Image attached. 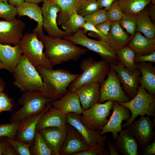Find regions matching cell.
<instances>
[{"label":"cell","mask_w":155,"mask_h":155,"mask_svg":"<svg viewBox=\"0 0 155 155\" xmlns=\"http://www.w3.org/2000/svg\"><path fill=\"white\" fill-rule=\"evenodd\" d=\"M128 46L139 55L148 54L155 51V38H148L137 32L129 42Z\"/></svg>","instance_id":"83f0119b"},{"label":"cell","mask_w":155,"mask_h":155,"mask_svg":"<svg viewBox=\"0 0 155 155\" xmlns=\"http://www.w3.org/2000/svg\"><path fill=\"white\" fill-rule=\"evenodd\" d=\"M16 7L19 17L26 16L37 23L38 25L33 32L36 33L38 35L44 34L42 11L41 8L38 4L25 2Z\"/></svg>","instance_id":"d4e9b609"},{"label":"cell","mask_w":155,"mask_h":155,"mask_svg":"<svg viewBox=\"0 0 155 155\" xmlns=\"http://www.w3.org/2000/svg\"><path fill=\"white\" fill-rule=\"evenodd\" d=\"M106 143L108 149L110 154L111 155H119L120 154L117 151L114 144L110 140L107 138Z\"/></svg>","instance_id":"681fc988"},{"label":"cell","mask_w":155,"mask_h":155,"mask_svg":"<svg viewBox=\"0 0 155 155\" xmlns=\"http://www.w3.org/2000/svg\"><path fill=\"white\" fill-rule=\"evenodd\" d=\"M66 116L61 111L52 106L41 116L36 127L37 130L48 127H62L66 125Z\"/></svg>","instance_id":"603a6c76"},{"label":"cell","mask_w":155,"mask_h":155,"mask_svg":"<svg viewBox=\"0 0 155 155\" xmlns=\"http://www.w3.org/2000/svg\"><path fill=\"white\" fill-rule=\"evenodd\" d=\"M86 0H80V3L82 2H83V1H86Z\"/></svg>","instance_id":"680465c9"},{"label":"cell","mask_w":155,"mask_h":155,"mask_svg":"<svg viewBox=\"0 0 155 155\" xmlns=\"http://www.w3.org/2000/svg\"><path fill=\"white\" fill-rule=\"evenodd\" d=\"M5 87L3 81L0 79V93L3 92Z\"/></svg>","instance_id":"f5cc1de1"},{"label":"cell","mask_w":155,"mask_h":155,"mask_svg":"<svg viewBox=\"0 0 155 155\" xmlns=\"http://www.w3.org/2000/svg\"><path fill=\"white\" fill-rule=\"evenodd\" d=\"M114 101H107L103 103L97 102L81 114V121L90 129L100 130L107 123V117L113 109Z\"/></svg>","instance_id":"9c48e42d"},{"label":"cell","mask_w":155,"mask_h":155,"mask_svg":"<svg viewBox=\"0 0 155 155\" xmlns=\"http://www.w3.org/2000/svg\"><path fill=\"white\" fill-rule=\"evenodd\" d=\"M137 15L133 14L123 13L120 20V24L122 28L125 29L131 35L132 38L137 29Z\"/></svg>","instance_id":"e575fe53"},{"label":"cell","mask_w":155,"mask_h":155,"mask_svg":"<svg viewBox=\"0 0 155 155\" xmlns=\"http://www.w3.org/2000/svg\"><path fill=\"white\" fill-rule=\"evenodd\" d=\"M123 14L117 1L114 2L107 11L108 20L112 22L120 20Z\"/></svg>","instance_id":"60d3db41"},{"label":"cell","mask_w":155,"mask_h":155,"mask_svg":"<svg viewBox=\"0 0 155 155\" xmlns=\"http://www.w3.org/2000/svg\"><path fill=\"white\" fill-rule=\"evenodd\" d=\"M8 0H0V1H3L5 2H7L8 1Z\"/></svg>","instance_id":"6f0895ef"},{"label":"cell","mask_w":155,"mask_h":155,"mask_svg":"<svg viewBox=\"0 0 155 155\" xmlns=\"http://www.w3.org/2000/svg\"><path fill=\"white\" fill-rule=\"evenodd\" d=\"M72 155H106L105 147H91L89 149L74 153Z\"/></svg>","instance_id":"b9f144b4"},{"label":"cell","mask_w":155,"mask_h":155,"mask_svg":"<svg viewBox=\"0 0 155 155\" xmlns=\"http://www.w3.org/2000/svg\"><path fill=\"white\" fill-rule=\"evenodd\" d=\"M2 69H6L5 67L3 65L0 60V70Z\"/></svg>","instance_id":"9f6ffc18"},{"label":"cell","mask_w":155,"mask_h":155,"mask_svg":"<svg viewBox=\"0 0 155 155\" xmlns=\"http://www.w3.org/2000/svg\"><path fill=\"white\" fill-rule=\"evenodd\" d=\"M6 140L13 147L17 155H31L30 148L32 144H28L17 140L5 137Z\"/></svg>","instance_id":"f35d334b"},{"label":"cell","mask_w":155,"mask_h":155,"mask_svg":"<svg viewBox=\"0 0 155 155\" xmlns=\"http://www.w3.org/2000/svg\"><path fill=\"white\" fill-rule=\"evenodd\" d=\"M36 68L42 78L43 95L53 101L59 100L65 94L70 84L80 75L62 69H49L40 66Z\"/></svg>","instance_id":"7a4b0ae2"},{"label":"cell","mask_w":155,"mask_h":155,"mask_svg":"<svg viewBox=\"0 0 155 155\" xmlns=\"http://www.w3.org/2000/svg\"><path fill=\"white\" fill-rule=\"evenodd\" d=\"M20 124V122H12L0 125V138L15 139Z\"/></svg>","instance_id":"8d00e7d4"},{"label":"cell","mask_w":155,"mask_h":155,"mask_svg":"<svg viewBox=\"0 0 155 155\" xmlns=\"http://www.w3.org/2000/svg\"><path fill=\"white\" fill-rule=\"evenodd\" d=\"M80 67L83 72L70 84L68 91L74 92L86 84L97 83L100 85L111 68L108 62L102 59L96 61L91 57L82 61Z\"/></svg>","instance_id":"3957f363"},{"label":"cell","mask_w":155,"mask_h":155,"mask_svg":"<svg viewBox=\"0 0 155 155\" xmlns=\"http://www.w3.org/2000/svg\"><path fill=\"white\" fill-rule=\"evenodd\" d=\"M12 73L13 84L22 92L33 91L42 93L43 85L42 78L36 67L23 55Z\"/></svg>","instance_id":"277c9868"},{"label":"cell","mask_w":155,"mask_h":155,"mask_svg":"<svg viewBox=\"0 0 155 155\" xmlns=\"http://www.w3.org/2000/svg\"><path fill=\"white\" fill-rule=\"evenodd\" d=\"M155 126L149 117L141 116L126 128L136 139L139 146L143 148L155 137L153 127Z\"/></svg>","instance_id":"4fadbf2b"},{"label":"cell","mask_w":155,"mask_h":155,"mask_svg":"<svg viewBox=\"0 0 155 155\" xmlns=\"http://www.w3.org/2000/svg\"><path fill=\"white\" fill-rule=\"evenodd\" d=\"M51 102L38 114L20 122L16 140L28 144H34L37 124L43 114L52 107Z\"/></svg>","instance_id":"e0dca14e"},{"label":"cell","mask_w":155,"mask_h":155,"mask_svg":"<svg viewBox=\"0 0 155 155\" xmlns=\"http://www.w3.org/2000/svg\"><path fill=\"white\" fill-rule=\"evenodd\" d=\"M86 22L84 18L74 11L68 20L61 25L62 28L70 35L75 32L78 29L83 28Z\"/></svg>","instance_id":"d6a6232c"},{"label":"cell","mask_w":155,"mask_h":155,"mask_svg":"<svg viewBox=\"0 0 155 155\" xmlns=\"http://www.w3.org/2000/svg\"><path fill=\"white\" fill-rule=\"evenodd\" d=\"M38 36L44 45V54L53 67L63 62L78 61L88 51L67 39L44 34Z\"/></svg>","instance_id":"6da1fadb"},{"label":"cell","mask_w":155,"mask_h":155,"mask_svg":"<svg viewBox=\"0 0 155 155\" xmlns=\"http://www.w3.org/2000/svg\"><path fill=\"white\" fill-rule=\"evenodd\" d=\"M66 125V135L60 154L72 155L89 149L90 146L79 131L70 124L67 123Z\"/></svg>","instance_id":"ac0fdd59"},{"label":"cell","mask_w":155,"mask_h":155,"mask_svg":"<svg viewBox=\"0 0 155 155\" xmlns=\"http://www.w3.org/2000/svg\"><path fill=\"white\" fill-rule=\"evenodd\" d=\"M67 123L73 126L81 134L90 148L105 147L107 138L100 135V131L92 129L80 121L81 114L75 113L66 114Z\"/></svg>","instance_id":"8fae6325"},{"label":"cell","mask_w":155,"mask_h":155,"mask_svg":"<svg viewBox=\"0 0 155 155\" xmlns=\"http://www.w3.org/2000/svg\"><path fill=\"white\" fill-rule=\"evenodd\" d=\"M84 29H80L71 35L62 38L71 41L76 44L86 47L97 53L102 59L109 64L117 65L119 61L116 52L108 42L103 40H96L90 38Z\"/></svg>","instance_id":"52a82bcc"},{"label":"cell","mask_w":155,"mask_h":155,"mask_svg":"<svg viewBox=\"0 0 155 155\" xmlns=\"http://www.w3.org/2000/svg\"><path fill=\"white\" fill-rule=\"evenodd\" d=\"M106 79L100 86V95L98 103L112 100L119 102H126L130 100L123 90L121 83L114 69L111 68Z\"/></svg>","instance_id":"30bf717a"},{"label":"cell","mask_w":155,"mask_h":155,"mask_svg":"<svg viewBox=\"0 0 155 155\" xmlns=\"http://www.w3.org/2000/svg\"><path fill=\"white\" fill-rule=\"evenodd\" d=\"M30 151L34 155H53L52 150L47 144L38 131H36L34 141Z\"/></svg>","instance_id":"836d02e7"},{"label":"cell","mask_w":155,"mask_h":155,"mask_svg":"<svg viewBox=\"0 0 155 155\" xmlns=\"http://www.w3.org/2000/svg\"><path fill=\"white\" fill-rule=\"evenodd\" d=\"M147 7V12L152 21L155 22V5L150 3Z\"/></svg>","instance_id":"f907efd6"},{"label":"cell","mask_w":155,"mask_h":155,"mask_svg":"<svg viewBox=\"0 0 155 155\" xmlns=\"http://www.w3.org/2000/svg\"><path fill=\"white\" fill-rule=\"evenodd\" d=\"M38 131L52 150L53 155H60L66 135L67 125L62 127H48Z\"/></svg>","instance_id":"d6986e66"},{"label":"cell","mask_w":155,"mask_h":155,"mask_svg":"<svg viewBox=\"0 0 155 155\" xmlns=\"http://www.w3.org/2000/svg\"><path fill=\"white\" fill-rule=\"evenodd\" d=\"M112 23V22L107 21L96 25L95 26L102 34L108 37V34Z\"/></svg>","instance_id":"bcb514c9"},{"label":"cell","mask_w":155,"mask_h":155,"mask_svg":"<svg viewBox=\"0 0 155 155\" xmlns=\"http://www.w3.org/2000/svg\"><path fill=\"white\" fill-rule=\"evenodd\" d=\"M111 67L116 71L121 83L123 84L124 92L130 100L136 95L139 86V80L141 76L138 69L133 71H129L119 62L117 65L109 64Z\"/></svg>","instance_id":"9a60e30c"},{"label":"cell","mask_w":155,"mask_h":155,"mask_svg":"<svg viewBox=\"0 0 155 155\" xmlns=\"http://www.w3.org/2000/svg\"><path fill=\"white\" fill-rule=\"evenodd\" d=\"M26 28L24 22L18 18L10 21H0V43L19 44Z\"/></svg>","instance_id":"5bb4252c"},{"label":"cell","mask_w":155,"mask_h":155,"mask_svg":"<svg viewBox=\"0 0 155 155\" xmlns=\"http://www.w3.org/2000/svg\"><path fill=\"white\" fill-rule=\"evenodd\" d=\"M118 102L120 105L129 109L131 114L127 121L121 125L123 128L131 124L139 115L142 116L146 115L149 117L155 116L154 94L147 92L140 85L139 86L137 94L133 99L126 102Z\"/></svg>","instance_id":"5b68a950"},{"label":"cell","mask_w":155,"mask_h":155,"mask_svg":"<svg viewBox=\"0 0 155 155\" xmlns=\"http://www.w3.org/2000/svg\"><path fill=\"white\" fill-rule=\"evenodd\" d=\"M135 63L141 73L139 80V84L148 93L155 94V66L145 62H137Z\"/></svg>","instance_id":"4316f807"},{"label":"cell","mask_w":155,"mask_h":155,"mask_svg":"<svg viewBox=\"0 0 155 155\" xmlns=\"http://www.w3.org/2000/svg\"><path fill=\"white\" fill-rule=\"evenodd\" d=\"M108 36V43L116 52L126 46L131 38L121 26L120 20L112 22Z\"/></svg>","instance_id":"484cf974"},{"label":"cell","mask_w":155,"mask_h":155,"mask_svg":"<svg viewBox=\"0 0 155 155\" xmlns=\"http://www.w3.org/2000/svg\"><path fill=\"white\" fill-rule=\"evenodd\" d=\"M53 107L58 109L65 114L75 113L81 114L82 108L79 97L74 92H68L59 100L51 102Z\"/></svg>","instance_id":"7402d4cb"},{"label":"cell","mask_w":155,"mask_h":155,"mask_svg":"<svg viewBox=\"0 0 155 155\" xmlns=\"http://www.w3.org/2000/svg\"><path fill=\"white\" fill-rule=\"evenodd\" d=\"M115 140L114 145L119 152L123 155H139L137 142L127 129H122Z\"/></svg>","instance_id":"cb8c5ba5"},{"label":"cell","mask_w":155,"mask_h":155,"mask_svg":"<svg viewBox=\"0 0 155 155\" xmlns=\"http://www.w3.org/2000/svg\"><path fill=\"white\" fill-rule=\"evenodd\" d=\"M19 44L22 54L34 67L53 69V67L43 52L44 45L39 39L36 33L33 32L25 33Z\"/></svg>","instance_id":"ba28073f"},{"label":"cell","mask_w":155,"mask_h":155,"mask_svg":"<svg viewBox=\"0 0 155 155\" xmlns=\"http://www.w3.org/2000/svg\"><path fill=\"white\" fill-rule=\"evenodd\" d=\"M18 15L16 7L8 3L0 1V18L6 21H10L16 18Z\"/></svg>","instance_id":"d590c367"},{"label":"cell","mask_w":155,"mask_h":155,"mask_svg":"<svg viewBox=\"0 0 155 155\" xmlns=\"http://www.w3.org/2000/svg\"><path fill=\"white\" fill-rule=\"evenodd\" d=\"M134 60L135 63L139 62H150L155 63V51L144 55L135 54Z\"/></svg>","instance_id":"f6af8a7d"},{"label":"cell","mask_w":155,"mask_h":155,"mask_svg":"<svg viewBox=\"0 0 155 155\" xmlns=\"http://www.w3.org/2000/svg\"><path fill=\"white\" fill-rule=\"evenodd\" d=\"M100 9L97 0H87L80 3V9L77 12L81 16L84 17Z\"/></svg>","instance_id":"74e56055"},{"label":"cell","mask_w":155,"mask_h":155,"mask_svg":"<svg viewBox=\"0 0 155 155\" xmlns=\"http://www.w3.org/2000/svg\"><path fill=\"white\" fill-rule=\"evenodd\" d=\"M3 150L1 137L0 138V155H2Z\"/></svg>","instance_id":"11a10c76"},{"label":"cell","mask_w":155,"mask_h":155,"mask_svg":"<svg viewBox=\"0 0 155 155\" xmlns=\"http://www.w3.org/2000/svg\"><path fill=\"white\" fill-rule=\"evenodd\" d=\"M23 92L18 100L22 106L11 114L9 123L20 122L36 115L44 109L48 102L53 101L44 97L40 92L32 91Z\"/></svg>","instance_id":"8992f818"},{"label":"cell","mask_w":155,"mask_h":155,"mask_svg":"<svg viewBox=\"0 0 155 155\" xmlns=\"http://www.w3.org/2000/svg\"><path fill=\"white\" fill-rule=\"evenodd\" d=\"M151 0H118L122 12L124 14L138 13L150 3Z\"/></svg>","instance_id":"4dcf8cb0"},{"label":"cell","mask_w":155,"mask_h":155,"mask_svg":"<svg viewBox=\"0 0 155 155\" xmlns=\"http://www.w3.org/2000/svg\"><path fill=\"white\" fill-rule=\"evenodd\" d=\"M112 114L107 124L100 132L102 135L107 132L112 133V137L115 140L117 137L118 133L122 130V123L123 121H127L131 116V112L127 108L114 101Z\"/></svg>","instance_id":"2e32d148"},{"label":"cell","mask_w":155,"mask_h":155,"mask_svg":"<svg viewBox=\"0 0 155 155\" xmlns=\"http://www.w3.org/2000/svg\"><path fill=\"white\" fill-rule=\"evenodd\" d=\"M19 44L12 46L9 44L0 43V60L6 70L13 73L22 55Z\"/></svg>","instance_id":"44dd1931"},{"label":"cell","mask_w":155,"mask_h":155,"mask_svg":"<svg viewBox=\"0 0 155 155\" xmlns=\"http://www.w3.org/2000/svg\"><path fill=\"white\" fill-rule=\"evenodd\" d=\"M41 9L43 28L48 35L62 38L70 35L58 27L57 22V13L61 9L57 4L52 0L43 2Z\"/></svg>","instance_id":"7c38bea8"},{"label":"cell","mask_w":155,"mask_h":155,"mask_svg":"<svg viewBox=\"0 0 155 155\" xmlns=\"http://www.w3.org/2000/svg\"><path fill=\"white\" fill-rule=\"evenodd\" d=\"M100 86L97 83L86 84L80 86L74 91L79 97L84 110L88 109L98 102Z\"/></svg>","instance_id":"ffe728a7"},{"label":"cell","mask_w":155,"mask_h":155,"mask_svg":"<svg viewBox=\"0 0 155 155\" xmlns=\"http://www.w3.org/2000/svg\"><path fill=\"white\" fill-rule=\"evenodd\" d=\"M25 2L38 4L42 1H43V0H24Z\"/></svg>","instance_id":"db71d44e"},{"label":"cell","mask_w":155,"mask_h":155,"mask_svg":"<svg viewBox=\"0 0 155 155\" xmlns=\"http://www.w3.org/2000/svg\"><path fill=\"white\" fill-rule=\"evenodd\" d=\"M146 7L137 15L136 31L151 38L155 37V25L148 14Z\"/></svg>","instance_id":"f546056e"},{"label":"cell","mask_w":155,"mask_h":155,"mask_svg":"<svg viewBox=\"0 0 155 155\" xmlns=\"http://www.w3.org/2000/svg\"><path fill=\"white\" fill-rule=\"evenodd\" d=\"M118 0H97L100 9H104L108 11L111 5Z\"/></svg>","instance_id":"c3c4849f"},{"label":"cell","mask_w":155,"mask_h":155,"mask_svg":"<svg viewBox=\"0 0 155 155\" xmlns=\"http://www.w3.org/2000/svg\"><path fill=\"white\" fill-rule=\"evenodd\" d=\"M3 155H16L17 153L13 147L5 139L1 137Z\"/></svg>","instance_id":"ee69618b"},{"label":"cell","mask_w":155,"mask_h":155,"mask_svg":"<svg viewBox=\"0 0 155 155\" xmlns=\"http://www.w3.org/2000/svg\"><path fill=\"white\" fill-rule=\"evenodd\" d=\"M8 1L9 3L16 7L22 5L25 2L24 0H8Z\"/></svg>","instance_id":"816d5d0a"},{"label":"cell","mask_w":155,"mask_h":155,"mask_svg":"<svg viewBox=\"0 0 155 155\" xmlns=\"http://www.w3.org/2000/svg\"><path fill=\"white\" fill-rule=\"evenodd\" d=\"M139 155H155V138L151 142L146 146L142 149Z\"/></svg>","instance_id":"7dc6e473"},{"label":"cell","mask_w":155,"mask_h":155,"mask_svg":"<svg viewBox=\"0 0 155 155\" xmlns=\"http://www.w3.org/2000/svg\"><path fill=\"white\" fill-rule=\"evenodd\" d=\"M13 104L11 100L3 92L0 93V113L11 110Z\"/></svg>","instance_id":"7bdbcfd3"},{"label":"cell","mask_w":155,"mask_h":155,"mask_svg":"<svg viewBox=\"0 0 155 155\" xmlns=\"http://www.w3.org/2000/svg\"></svg>","instance_id":"94428289"},{"label":"cell","mask_w":155,"mask_h":155,"mask_svg":"<svg viewBox=\"0 0 155 155\" xmlns=\"http://www.w3.org/2000/svg\"><path fill=\"white\" fill-rule=\"evenodd\" d=\"M51 0H43V2H44L45 1H51Z\"/></svg>","instance_id":"91938a15"},{"label":"cell","mask_w":155,"mask_h":155,"mask_svg":"<svg viewBox=\"0 0 155 155\" xmlns=\"http://www.w3.org/2000/svg\"><path fill=\"white\" fill-rule=\"evenodd\" d=\"M86 22L95 26L108 20L107 11L104 9H100L92 14L84 17Z\"/></svg>","instance_id":"ab89813d"},{"label":"cell","mask_w":155,"mask_h":155,"mask_svg":"<svg viewBox=\"0 0 155 155\" xmlns=\"http://www.w3.org/2000/svg\"><path fill=\"white\" fill-rule=\"evenodd\" d=\"M121 64L129 71L137 69L135 62V53L129 46H125L116 52Z\"/></svg>","instance_id":"1f68e13d"},{"label":"cell","mask_w":155,"mask_h":155,"mask_svg":"<svg viewBox=\"0 0 155 155\" xmlns=\"http://www.w3.org/2000/svg\"><path fill=\"white\" fill-rule=\"evenodd\" d=\"M60 7V11L57 15L58 25H61L69 19L71 14L74 11L77 12L80 6V0H52Z\"/></svg>","instance_id":"f1b7e54d"}]
</instances>
